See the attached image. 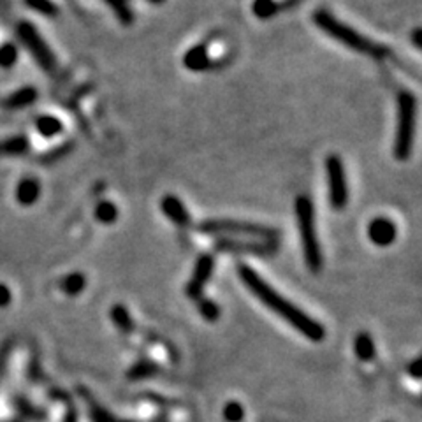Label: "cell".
<instances>
[{
	"label": "cell",
	"mask_w": 422,
	"mask_h": 422,
	"mask_svg": "<svg viewBox=\"0 0 422 422\" xmlns=\"http://www.w3.org/2000/svg\"><path fill=\"white\" fill-rule=\"evenodd\" d=\"M238 275L241 282L244 283L248 291L252 292L266 308L282 317L287 324H291L294 329H298L303 336H306L310 341H322L325 336V329L318 324L315 318L308 317L305 311H301L296 305H292L289 299L283 298L280 292H276L262 276L247 264L238 266Z\"/></svg>",
	"instance_id": "obj_1"
},
{
	"label": "cell",
	"mask_w": 422,
	"mask_h": 422,
	"mask_svg": "<svg viewBox=\"0 0 422 422\" xmlns=\"http://www.w3.org/2000/svg\"><path fill=\"white\" fill-rule=\"evenodd\" d=\"M314 21L324 34L333 37L334 41L341 43L343 46L357 51V53L370 55V57H373V59L376 60L385 59V57H389V53H391L389 48H385L383 44L375 43V41H372L370 37H366V35L359 34L357 30L350 28L349 25L341 23L327 9H317L314 15Z\"/></svg>",
	"instance_id": "obj_2"
},
{
	"label": "cell",
	"mask_w": 422,
	"mask_h": 422,
	"mask_svg": "<svg viewBox=\"0 0 422 422\" xmlns=\"http://www.w3.org/2000/svg\"><path fill=\"white\" fill-rule=\"evenodd\" d=\"M296 220H298L299 234H301L303 253H305L306 266L311 273H318L324 266L322 250L318 244L317 227H315V209L314 202L308 195H299L294 202Z\"/></svg>",
	"instance_id": "obj_3"
},
{
	"label": "cell",
	"mask_w": 422,
	"mask_h": 422,
	"mask_svg": "<svg viewBox=\"0 0 422 422\" xmlns=\"http://www.w3.org/2000/svg\"><path fill=\"white\" fill-rule=\"evenodd\" d=\"M415 118H417V101L410 92H401L398 97V131H396L394 148H392L398 160L410 159L415 136Z\"/></svg>",
	"instance_id": "obj_4"
},
{
	"label": "cell",
	"mask_w": 422,
	"mask_h": 422,
	"mask_svg": "<svg viewBox=\"0 0 422 422\" xmlns=\"http://www.w3.org/2000/svg\"><path fill=\"white\" fill-rule=\"evenodd\" d=\"M199 233L202 234H240V236L259 238L266 243H275L280 236L278 229L267 227V225L252 224V222L233 220V218H209L195 225Z\"/></svg>",
	"instance_id": "obj_5"
},
{
	"label": "cell",
	"mask_w": 422,
	"mask_h": 422,
	"mask_svg": "<svg viewBox=\"0 0 422 422\" xmlns=\"http://www.w3.org/2000/svg\"><path fill=\"white\" fill-rule=\"evenodd\" d=\"M18 37L23 43V46L27 48L28 51L32 53L34 60L43 67L46 73H55L57 69V59H55L53 51L50 50L44 39L39 35L37 28L34 27L28 21H21L18 25Z\"/></svg>",
	"instance_id": "obj_6"
},
{
	"label": "cell",
	"mask_w": 422,
	"mask_h": 422,
	"mask_svg": "<svg viewBox=\"0 0 422 422\" xmlns=\"http://www.w3.org/2000/svg\"><path fill=\"white\" fill-rule=\"evenodd\" d=\"M325 173L329 182V201L334 209H343L349 202V186L345 166L338 155H329L325 159Z\"/></svg>",
	"instance_id": "obj_7"
},
{
	"label": "cell",
	"mask_w": 422,
	"mask_h": 422,
	"mask_svg": "<svg viewBox=\"0 0 422 422\" xmlns=\"http://www.w3.org/2000/svg\"><path fill=\"white\" fill-rule=\"evenodd\" d=\"M213 269H215V259L211 256H201L198 260H195L194 273L190 276V282L186 283V289H185L186 296H189L190 299H194V301L198 303L199 299L204 298L202 292H204V287L206 283H208V280L211 278V275H213Z\"/></svg>",
	"instance_id": "obj_8"
},
{
	"label": "cell",
	"mask_w": 422,
	"mask_h": 422,
	"mask_svg": "<svg viewBox=\"0 0 422 422\" xmlns=\"http://www.w3.org/2000/svg\"><path fill=\"white\" fill-rule=\"evenodd\" d=\"M368 236L373 244L376 247H389L396 241L398 236V229L396 224L387 217H376L370 222Z\"/></svg>",
	"instance_id": "obj_9"
},
{
	"label": "cell",
	"mask_w": 422,
	"mask_h": 422,
	"mask_svg": "<svg viewBox=\"0 0 422 422\" xmlns=\"http://www.w3.org/2000/svg\"><path fill=\"white\" fill-rule=\"evenodd\" d=\"M160 208H162V213L166 215L173 224L178 225V227H189L190 225L189 209H186V206L180 201L178 195L175 194L164 195L162 201H160Z\"/></svg>",
	"instance_id": "obj_10"
},
{
	"label": "cell",
	"mask_w": 422,
	"mask_h": 422,
	"mask_svg": "<svg viewBox=\"0 0 422 422\" xmlns=\"http://www.w3.org/2000/svg\"><path fill=\"white\" fill-rule=\"evenodd\" d=\"M183 66L189 70L194 73H202L211 67V55H209V44H195L194 48H190L183 57Z\"/></svg>",
	"instance_id": "obj_11"
},
{
	"label": "cell",
	"mask_w": 422,
	"mask_h": 422,
	"mask_svg": "<svg viewBox=\"0 0 422 422\" xmlns=\"http://www.w3.org/2000/svg\"><path fill=\"white\" fill-rule=\"evenodd\" d=\"M41 195V185L35 178H23L16 186V201L21 206H32Z\"/></svg>",
	"instance_id": "obj_12"
},
{
	"label": "cell",
	"mask_w": 422,
	"mask_h": 422,
	"mask_svg": "<svg viewBox=\"0 0 422 422\" xmlns=\"http://www.w3.org/2000/svg\"><path fill=\"white\" fill-rule=\"evenodd\" d=\"M37 101V90L34 86H23V88L16 90L4 101V106L8 109H23L32 106Z\"/></svg>",
	"instance_id": "obj_13"
},
{
	"label": "cell",
	"mask_w": 422,
	"mask_h": 422,
	"mask_svg": "<svg viewBox=\"0 0 422 422\" xmlns=\"http://www.w3.org/2000/svg\"><path fill=\"white\" fill-rule=\"evenodd\" d=\"M28 140L25 136H11L0 140V157H16L23 155L28 150Z\"/></svg>",
	"instance_id": "obj_14"
},
{
	"label": "cell",
	"mask_w": 422,
	"mask_h": 422,
	"mask_svg": "<svg viewBox=\"0 0 422 422\" xmlns=\"http://www.w3.org/2000/svg\"><path fill=\"white\" fill-rule=\"evenodd\" d=\"M218 248H222V250H234V252H238V250H247V252H259V253H266V252H271V248L267 247V243L264 244H256V243H248V241H240V240H220L217 243Z\"/></svg>",
	"instance_id": "obj_15"
},
{
	"label": "cell",
	"mask_w": 422,
	"mask_h": 422,
	"mask_svg": "<svg viewBox=\"0 0 422 422\" xmlns=\"http://www.w3.org/2000/svg\"><path fill=\"white\" fill-rule=\"evenodd\" d=\"M35 127H37V132H39L41 136L55 137V136H59L60 132H62V122H60L59 118L50 117V115H44V117L37 118V122H35Z\"/></svg>",
	"instance_id": "obj_16"
},
{
	"label": "cell",
	"mask_w": 422,
	"mask_h": 422,
	"mask_svg": "<svg viewBox=\"0 0 422 422\" xmlns=\"http://www.w3.org/2000/svg\"><path fill=\"white\" fill-rule=\"evenodd\" d=\"M106 4L111 8L113 15L117 16L120 23L131 25L134 21V12H132L128 0H106Z\"/></svg>",
	"instance_id": "obj_17"
},
{
	"label": "cell",
	"mask_w": 422,
	"mask_h": 422,
	"mask_svg": "<svg viewBox=\"0 0 422 422\" xmlns=\"http://www.w3.org/2000/svg\"><path fill=\"white\" fill-rule=\"evenodd\" d=\"M85 285L86 280L81 273H70V275H67L66 278H62V282H60V289H62L67 296H78L79 292L85 289Z\"/></svg>",
	"instance_id": "obj_18"
},
{
	"label": "cell",
	"mask_w": 422,
	"mask_h": 422,
	"mask_svg": "<svg viewBox=\"0 0 422 422\" xmlns=\"http://www.w3.org/2000/svg\"><path fill=\"white\" fill-rule=\"evenodd\" d=\"M280 4L276 0H253L252 11L259 20H269L278 12Z\"/></svg>",
	"instance_id": "obj_19"
},
{
	"label": "cell",
	"mask_w": 422,
	"mask_h": 422,
	"mask_svg": "<svg viewBox=\"0 0 422 422\" xmlns=\"http://www.w3.org/2000/svg\"><path fill=\"white\" fill-rule=\"evenodd\" d=\"M356 352L361 361H372L375 356V343L368 333H361L356 338Z\"/></svg>",
	"instance_id": "obj_20"
},
{
	"label": "cell",
	"mask_w": 422,
	"mask_h": 422,
	"mask_svg": "<svg viewBox=\"0 0 422 422\" xmlns=\"http://www.w3.org/2000/svg\"><path fill=\"white\" fill-rule=\"evenodd\" d=\"M95 218L102 224H113L118 218V208L115 202L102 201L95 206Z\"/></svg>",
	"instance_id": "obj_21"
},
{
	"label": "cell",
	"mask_w": 422,
	"mask_h": 422,
	"mask_svg": "<svg viewBox=\"0 0 422 422\" xmlns=\"http://www.w3.org/2000/svg\"><path fill=\"white\" fill-rule=\"evenodd\" d=\"M111 318L115 320V324H117L122 331H125V333H132V331H134V325H132L134 322H132L131 315H128V311L125 310L122 305L113 306Z\"/></svg>",
	"instance_id": "obj_22"
},
{
	"label": "cell",
	"mask_w": 422,
	"mask_h": 422,
	"mask_svg": "<svg viewBox=\"0 0 422 422\" xmlns=\"http://www.w3.org/2000/svg\"><path fill=\"white\" fill-rule=\"evenodd\" d=\"M25 6L30 8L32 11L48 16V18H55V16L59 15V8L51 0H25Z\"/></svg>",
	"instance_id": "obj_23"
},
{
	"label": "cell",
	"mask_w": 422,
	"mask_h": 422,
	"mask_svg": "<svg viewBox=\"0 0 422 422\" xmlns=\"http://www.w3.org/2000/svg\"><path fill=\"white\" fill-rule=\"evenodd\" d=\"M198 305H199V314H201L206 320L215 322L218 317H220V306H218L215 301H211V299L201 298L198 301Z\"/></svg>",
	"instance_id": "obj_24"
},
{
	"label": "cell",
	"mask_w": 422,
	"mask_h": 422,
	"mask_svg": "<svg viewBox=\"0 0 422 422\" xmlns=\"http://www.w3.org/2000/svg\"><path fill=\"white\" fill-rule=\"evenodd\" d=\"M18 60V50H16L15 44L8 43L4 46H0V67L9 69L12 67Z\"/></svg>",
	"instance_id": "obj_25"
},
{
	"label": "cell",
	"mask_w": 422,
	"mask_h": 422,
	"mask_svg": "<svg viewBox=\"0 0 422 422\" xmlns=\"http://www.w3.org/2000/svg\"><path fill=\"white\" fill-rule=\"evenodd\" d=\"M15 401H16V407H18V410H20V414L23 415V417H27V419H39L41 417V412L35 407H32L30 403L25 401L23 398H16Z\"/></svg>",
	"instance_id": "obj_26"
},
{
	"label": "cell",
	"mask_w": 422,
	"mask_h": 422,
	"mask_svg": "<svg viewBox=\"0 0 422 422\" xmlns=\"http://www.w3.org/2000/svg\"><path fill=\"white\" fill-rule=\"evenodd\" d=\"M224 415L227 421L238 422L241 421V417H243V408H241V405H238V403H229L224 410Z\"/></svg>",
	"instance_id": "obj_27"
},
{
	"label": "cell",
	"mask_w": 422,
	"mask_h": 422,
	"mask_svg": "<svg viewBox=\"0 0 422 422\" xmlns=\"http://www.w3.org/2000/svg\"><path fill=\"white\" fill-rule=\"evenodd\" d=\"M11 350H12V341L11 340L4 341V343H2V347H0V373H4L6 363H8Z\"/></svg>",
	"instance_id": "obj_28"
},
{
	"label": "cell",
	"mask_w": 422,
	"mask_h": 422,
	"mask_svg": "<svg viewBox=\"0 0 422 422\" xmlns=\"http://www.w3.org/2000/svg\"><path fill=\"white\" fill-rule=\"evenodd\" d=\"M12 296L11 291H9V287L4 285V283H0V308H4V306H8L9 303H11Z\"/></svg>",
	"instance_id": "obj_29"
},
{
	"label": "cell",
	"mask_w": 422,
	"mask_h": 422,
	"mask_svg": "<svg viewBox=\"0 0 422 422\" xmlns=\"http://www.w3.org/2000/svg\"><path fill=\"white\" fill-rule=\"evenodd\" d=\"M421 34H422L421 28H415L414 34H412V39H414L415 48H421Z\"/></svg>",
	"instance_id": "obj_30"
},
{
	"label": "cell",
	"mask_w": 422,
	"mask_h": 422,
	"mask_svg": "<svg viewBox=\"0 0 422 422\" xmlns=\"http://www.w3.org/2000/svg\"><path fill=\"white\" fill-rule=\"evenodd\" d=\"M148 2H150V4H155V6H159V4H162L164 0H148Z\"/></svg>",
	"instance_id": "obj_31"
},
{
	"label": "cell",
	"mask_w": 422,
	"mask_h": 422,
	"mask_svg": "<svg viewBox=\"0 0 422 422\" xmlns=\"http://www.w3.org/2000/svg\"><path fill=\"white\" fill-rule=\"evenodd\" d=\"M6 422H20V421H6Z\"/></svg>",
	"instance_id": "obj_32"
}]
</instances>
